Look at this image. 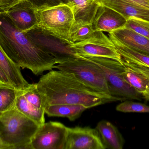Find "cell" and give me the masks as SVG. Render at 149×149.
Listing matches in <instances>:
<instances>
[{"mask_svg": "<svg viewBox=\"0 0 149 149\" xmlns=\"http://www.w3.org/2000/svg\"><path fill=\"white\" fill-rule=\"evenodd\" d=\"M122 64L123 65V74L125 80L137 92L142 95L148 86L149 80L140 73Z\"/></svg>", "mask_w": 149, "mask_h": 149, "instance_id": "obj_23", "label": "cell"}, {"mask_svg": "<svg viewBox=\"0 0 149 149\" xmlns=\"http://www.w3.org/2000/svg\"><path fill=\"white\" fill-rule=\"evenodd\" d=\"M101 5L110 8L122 15L127 20L136 18L149 22V9L121 0H98Z\"/></svg>", "mask_w": 149, "mask_h": 149, "instance_id": "obj_16", "label": "cell"}, {"mask_svg": "<svg viewBox=\"0 0 149 149\" xmlns=\"http://www.w3.org/2000/svg\"><path fill=\"white\" fill-rule=\"evenodd\" d=\"M97 64L103 70L109 94L123 99L141 101L143 97L137 92L124 79L123 65L119 61L107 58L84 56Z\"/></svg>", "mask_w": 149, "mask_h": 149, "instance_id": "obj_5", "label": "cell"}, {"mask_svg": "<svg viewBox=\"0 0 149 149\" xmlns=\"http://www.w3.org/2000/svg\"><path fill=\"white\" fill-rule=\"evenodd\" d=\"M109 33L110 40H114L127 47L149 55V38H148L125 28Z\"/></svg>", "mask_w": 149, "mask_h": 149, "instance_id": "obj_14", "label": "cell"}, {"mask_svg": "<svg viewBox=\"0 0 149 149\" xmlns=\"http://www.w3.org/2000/svg\"><path fill=\"white\" fill-rule=\"evenodd\" d=\"M124 28L132 30L149 38V22L136 18H130L127 20Z\"/></svg>", "mask_w": 149, "mask_h": 149, "instance_id": "obj_25", "label": "cell"}, {"mask_svg": "<svg viewBox=\"0 0 149 149\" xmlns=\"http://www.w3.org/2000/svg\"><path fill=\"white\" fill-rule=\"evenodd\" d=\"M2 144L1 142V139H0V149H1Z\"/></svg>", "mask_w": 149, "mask_h": 149, "instance_id": "obj_31", "label": "cell"}, {"mask_svg": "<svg viewBox=\"0 0 149 149\" xmlns=\"http://www.w3.org/2000/svg\"><path fill=\"white\" fill-rule=\"evenodd\" d=\"M3 12H4L3 10L0 8V13H3Z\"/></svg>", "mask_w": 149, "mask_h": 149, "instance_id": "obj_32", "label": "cell"}, {"mask_svg": "<svg viewBox=\"0 0 149 149\" xmlns=\"http://www.w3.org/2000/svg\"><path fill=\"white\" fill-rule=\"evenodd\" d=\"M37 9L48 8L64 3L63 0H29Z\"/></svg>", "mask_w": 149, "mask_h": 149, "instance_id": "obj_26", "label": "cell"}, {"mask_svg": "<svg viewBox=\"0 0 149 149\" xmlns=\"http://www.w3.org/2000/svg\"><path fill=\"white\" fill-rule=\"evenodd\" d=\"M44 51L54 57L58 64L78 56L71 44L48 31L36 26L24 31Z\"/></svg>", "mask_w": 149, "mask_h": 149, "instance_id": "obj_7", "label": "cell"}, {"mask_svg": "<svg viewBox=\"0 0 149 149\" xmlns=\"http://www.w3.org/2000/svg\"><path fill=\"white\" fill-rule=\"evenodd\" d=\"M68 127L57 122H45L40 126L31 142V149H65Z\"/></svg>", "mask_w": 149, "mask_h": 149, "instance_id": "obj_9", "label": "cell"}, {"mask_svg": "<svg viewBox=\"0 0 149 149\" xmlns=\"http://www.w3.org/2000/svg\"><path fill=\"white\" fill-rule=\"evenodd\" d=\"M47 107L46 98L38 89L36 84H29L19 90L15 107L40 127L45 122Z\"/></svg>", "mask_w": 149, "mask_h": 149, "instance_id": "obj_8", "label": "cell"}, {"mask_svg": "<svg viewBox=\"0 0 149 149\" xmlns=\"http://www.w3.org/2000/svg\"><path fill=\"white\" fill-rule=\"evenodd\" d=\"M116 110L118 112L125 113H149V106L126 100L117 106Z\"/></svg>", "mask_w": 149, "mask_h": 149, "instance_id": "obj_24", "label": "cell"}, {"mask_svg": "<svg viewBox=\"0 0 149 149\" xmlns=\"http://www.w3.org/2000/svg\"><path fill=\"white\" fill-rule=\"evenodd\" d=\"M143 98L146 100L149 101V87L147 88L145 92L142 95Z\"/></svg>", "mask_w": 149, "mask_h": 149, "instance_id": "obj_30", "label": "cell"}, {"mask_svg": "<svg viewBox=\"0 0 149 149\" xmlns=\"http://www.w3.org/2000/svg\"><path fill=\"white\" fill-rule=\"evenodd\" d=\"M87 109L85 106L79 104H55L48 106L45 113L49 116L65 117L73 121Z\"/></svg>", "mask_w": 149, "mask_h": 149, "instance_id": "obj_20", "label": "cell"}, {"mask_svg": "<svg viewBox=\"0 0 149 149\" xmlns=\"http://www.w3.org/2000/svg\"><path fill=\"white\" fill-rule=\"evenodd\" d=\"M0 45L15 64L29 69L35 75L51 71L58 64L54 57L19 30L5 12L0 13Z\"/></svg>", "mask_w": 149, "mask_h": 149, "instance_id": "obj_2", "label": "cell"}, {"mask_svg": "<svg viewBox=\"0 0 149 149\" xmlns=\"http://www.w3.org/2000/svg\"><path fill=\"white\" fill-rule=\"evenodd\" d=\"M127 19L116 10L100 4L93 23L95 30L109 32L124 28Z\"/></svg>", "mask_w": 149, "mask_h": 149, "instance_id": "obj_12", "label": "cell"}, {"mask_svg": "<svg viewBox=\"0 0 149 149\" xmlns=\"http://www.w3.org/2000/svg\"><path fill=\"white\" fill-rule=\"evenodd\" d=\"M71 46L78 55L102 57L121 61V57L113 43L84 41L72 43Z\"/></svg>", "mask_w": 149, "mask_h": 149, "instance_id": "obj_13", "label": "cell"}, {"mask_svg": "<svg viewBox=\"0 0 149 149\" xmlns=\"http://www.w3.org/2000/svg\"><path fill=\"white\" fill-rule=\"evenodd\" d=\"M55 68L73 73L80 80L96 92L110 95L103 70L86 56L78 55L57 64Z\"/></svg>", "mask_w": 149, "mask_h": 149, "instance_id": "obj_4", "label": "cell"}, {"mask_svg": "<svg viewBox=\"0 0 149 149\" xmlns=\"http://www.w3.org/2000/svg\"><path fill=\"white\" fill-rule=\"evenodd\" d=\"M111 40L122 58L149 67V55L133 50L114 40Z\"/></svg>", "mask_w": 149, "mask_h": 149, "instance_id": "obj_22", "label": "cell"}, {"mask_svg": "<svg viewBox=\"0 0 149 149\" xmlns=\"http://www.w3.org/2000/svg\"><path fill=\"white\" fill-rule=\"evenodd\" d=\"M70 39L73 43L88 41L113 43L103 31L95 30L93 24L79 23L75 21L71 31Z\"/></svg>", "mask_w": 149, "mask_h": 149, "instance_id": "obj_17", "label": "cell"}, {"mask_svg": "<svg viewBox=\"0 0 149 149\" xmlns=\"http://www.w3.org/2000/svg\"><path fill=\"white\" fill-rule=\"evenodd\" d=\"M20 0H0V8L6 12L11 7Z\"/></svg>", "mask_w": 149, "mask_h": 149, "instance_id": "obj_27", "label": "cell"}, {"mask_svg": "<svg viewBox=\"0 0 149 149\" xmlns=\"http://www.w3.org/2000/svg\"><path fill=\"white\" fill-rule=\"evenodd\" d=\"M5 13L23 32L37 26V9L29 0H20Z\"/></svg>", "mask_w": 149, "mask_h": 149, "instance_id": "obj_11", "label": "cell"}, {"mask_svg": "<svg viewBox=\"0 0 149 149\" xmlns=\"http://www.w3.org/2000/svg\"><path fill=\"white\" fill-rule=\"evenodd\" d=\"M19 91L11 85L0 83V113L15 106Z\"/></svg>", "mask_w": 149, "mask_h": 149, "instance_id": "obj_21", "label": "cell"}, {"mask_svg": "<svg viewBox=\"0 0 149 149\" xmlns=\"http://www.w3.org/2000/svg\"><path fill=\"white\" fill-rule=\"evenodd\" d=\"M0 83H4V84L11 85L8 77H7L3 71L2 70L1 67H0Z\"/></svg>", "mask_w": 149, "mask_h": 149, "instance_id": "obj_29", "label": "cell"}, {"mask_svg": "<svg viewBox=\"0 0 149 149\" xmlns=\"http://www.w3.org/2000/svg\"><path fill=\"white\" fill-rule=\"evenodd\" d=\"M0 67L8 77L11 85L22 90L29 85L21 73V67L15 64L4 52L0 45Z\"/></svg>", "mask_w": 149, "mask_h": 149, "instance_id": "obj_19", "label": "cell"}, {"mask_svg": "<svg viewBox=\"0 0 149 149\" xmlns=\"http://www.w3.org/2000/svg\"><path fill=\"white\" fill-rule=\"evenodd\" d=\"M39 127L15 106L0 113L1 149H31V140Z\"/></svg>", "mask_w": 149, "mask_h": 149, "instance_id": "obj_3", "label": "cell"}, {"mask_svg": "<svg viewBox=\"0 0 149 149\" xmlns=\"http://www.w3.org/2000/svg\"><path fill=\"white\" fill-rule=\"evenodd\" d=\"M68 130L65 149H106L95 128L76 127Z\"/></svg>", "mask_w": 149, "mask_h": 149, "instance_id": "obj_10", "label": "cell"}, {"mask_svg": "<svg viewBox=\"0 0 149 149\" xmlns=\"http://www.w3.org/2000/svg\"><path fill=\"white\" fill-rule=\"evenodd\" d=\"M72 10L75 22L93 24L100 3L98 0H63Z\"/></svg>", "mask_w": 149, "mask_h": 149, "instance_id": "obj_15", "label": "cell"}, {"mask_svg": "<svg viewBox=\"0 0 149 149\" xmlns=\"http://www.w3.org/2000/svg\"><path fill=\"white\" fill-rule=\"evenodd\" d=\"M37 26L70 43L74 17L71 9L65 3L37 9Z\"/></svg>", "mask_w": 149, "mask_h": 149, "instance_id": "obj_6", "label": "cell"}, {"mask_svg": "<svg viewBox=\"0 0 149 149\" xmlns=\"http://www.w3.org/2000/svg\"><path fill=\"white\" fill-rule=\"evenodd\" d=\"M126 2L134 3L149 9V0H121Z\"/></svg>", "mask_w": 149, "mask_h": 149, "instance_id": "obj_28", "label": "cell"}, {"mask_svg": "<svg viewBox=\"0 0 149 149\" xmlns=\"http://www.w3.org/2000/svg\"><path fill=\"white\" fill-rule=\"evenodd\" d=\"M37 87L46 98L47 106L55 104L83 105L88 108L117 101L122 98L96 92L74 74L63 71H51L40 78Z\"/></svg>", "mask_w": 149, "mask_h": 149, "instance_id": "obj_1", "label": "cell"}, {"mask_svg": "<svg viewBox=\"0 0 149 149\" xmlns=\"http://www.w3.org/2000/svg\"><path fill=\"white\" fill-rule=\"evenodd\" d=\"M95 129L106 149H123L124 139L118 129L112 123L107 121H101L97 124Z\"/></svg>", "mask_w": 149, "mask_h": 149, "instance_id": "obj_18", "label": "cell"}]
</instances>
